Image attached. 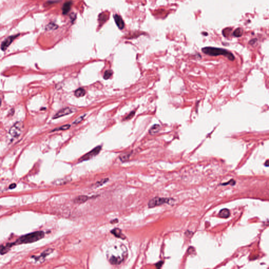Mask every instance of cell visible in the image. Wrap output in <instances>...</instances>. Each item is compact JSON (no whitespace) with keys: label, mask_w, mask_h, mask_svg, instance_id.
I'll list each match as a JSON object with an SVG mask.
<instances>
[{"label":"cell","mask_w":269,"mask_h":269,"mask_svg":"<svg viewBox=\"0 0 269 269\" xmlns=\"http://www.w3.org/2000/svg\"><path fill=\"white\" fill-rule=\"evenodd\" d=\"M45 236V233L42 231H35L30 233L24 236H22L18 239L15 242L11 243L12 246L14 245H21V244H27L33 243L43 239Z\"/></svg>","instance_id":"cell-1"},{"label":"cell","mask_w":269,"mask_h":269,"mask_svg":"<svg viewBox=\"0 0 269 269\" xmlns=\"http://www.w3.org/2000/svg\"><path fill=\"white\" fill-rule=\"evenodd\" d=\"M202 51L204 54L211 56H217L219 55H224L230 61L234 60L235 58L232 53L225 49L217 48L213 47H206L202 49Z\"/></svg>","instance_id":"cell-2"},{"label":"cell","mask_w":269,"mask_h":269,"mask_svg":"<svg viewBox=\"0 0 269 269\" xmlns=\"http://www.w3.org/2000/svg\"><path fill=\"white\" fill-rule=\"evenodd\" d=\"M24 128V125L22 122L19 121L16 123L9 130V135L12 138H18L21 135Z\"/></svg>","instance_id":"cell-3"},{"label":"cell","mask_w":269,"mask_h":269,"mask_svg":"<svg viewBox=\"0 0 269 269\" xmlns=\"http://www.w3.org/2000/svg\"><path fill=\"white\" fill-rule=\"evenodd\" d=\"M171 199L167 198H161V197H155L150 200L148 203V206L149 208H154L157 206H161L165 203H169Z\"/></svg>","instance_id":"cell-4"},{"label":"cell","mask_w":269,"mask_h":269,"mask_svg":"<svg viewBox=\"0 0 269 269\" xmlns=\"http://www.w3.org/2000/svg\"><path fill=\"white\" fill-rule=\"evenodd\" d=\"M102 149V146H97L96 147L94 148L92 150L89 151V152L87 153L86 154H84L83 157L79 159V162H82L84 161H86V160H89L90 159H91L92 158L96 156V155L100 153V151Z\"/></svg>","instance_id":"cell-5"},{"label":"cell","mask_w":269,"mask_h":269,"mask_svg":"<svg viewBox=\"0 0 269 269\" xmlns=\"http://www.w3.org/2000/svg\"><path fill=\"white\" fill-rule=\"evenodd\" d=\"M76 110V109L75 108H73L72 107H66L60 110L59 112H58L55 115L53 116V119H57V118H60L61 117H63L64 116L70 115V114L73 113Z\"/></svg>","instance_id":"cell-6"},{"label":"cell","mask_w":269,"mask_h":269,"mask_svg":"<svg viewBox=\"0 0 269 269\" xmlns=\"http://www.w3.org/2000/svg\"><path fill=\"white\" fill-rule=\"evenodd\" d=\"M20 35H12V36H11V37H7L5 40H4L3 41L2 44H1V49L4 51H5L6 49H7V47L9 46L11 43L13 42V41L14 40V39L17 37H18Z\"/></svg>","instance_id":"cell-7"},{"label":"cell","mask_w":269,"mask_h":269,"mask_svg":"<svg viewBox=\"0 0 269 269\" xmlns=\"http://www.w3.org/2000/svg\"><path fill=\"white\" fill-rule=\"evenodd\" d=\"M114 20H115V23L117 25V26L120 28L121 30L123 29L124 27V22L120 16L115 14L114 15Z\"/></svg>","instance_id":"cell-8"},{"label":"cell","mask_w":269,"mask_h":269,"mask_svg":"<svg viewBox=\"0 0 269 269\" xmlns=\"http://www.w3.org/2000/svg\"><path fill=\"white\" fill-rule=\"evenodd\" d=\"M218 216L220 218L227 219L229 218L230 216V211L229 209L227 208H224L221 209L219 212Z\"/></svg>","instance_id":"cell-9"},{"label":"cell","mask_w":269,"mask_h":269,"mask_svg":"<svg viewBox=\"0 0 269 269\" xmlns=\"http://www.w3.org/2000/svg\"><path fill=\"white\" fill-rule=\"evenodd\" d=\"M89 199V197L85 195H81L77 196L75 199L74 200V202L75 203L81 204L86 202Z\"/></svg>","instance_id":"cell-10"},{"label":"cell","mask_w":269,"mask_h":269,"mask_svg":"<svg viewBox=\"0 0 269 269\" xmlns=\"http://www.w3.org/2000/svg\"><path fill=\"white\" fill-rule=\"evenodd\" d=\"M111 233H112V234H113L115 236H116L117 238H119L123 239L125 238V236L123 234V233L121 232V230L118 229V228H115L114 229L112 230L111 231Z\"/></svg>","instance_id":"cell-11"},{"label":"cell","mask_w":269,"mask_h":269,"mask_svg":"<svg viewBox=\"0 0 269 269\" xmlns=\"http://www.w3.org/2000/svg\"><path fill=\"white\" fill-rule=\"evenodd\" d=\"M53 249H51V248H49V249H47V250H46L45 251H44L41 254V255L37 257H36V260H39L40 258H44V257H45L46 256H47L49 254H51V253L53 252Z\"/></svg>","instance_id":"cell-12"},{"label":"cell","mask_w":269,"mask_h":269,"mask_svg":"<svg viewBox=\"0 0 269 269\" xmlns=\"http://www.w3.org/2000/svg\"><path fill=\"white\" fill-rule=\"evenodd\" d=\"M72 5L71 2H68L65 3L63 6V13L64 14H66L67 13L69 12Z\"/></svg>","instance_id":"cell-13"},{"label":"cell","mask_w":269,"mask_h":269,"mask_svg":"<svg viewBox=\"0 0 269 269\" xmlns=\"http://www.w3.org/2000/svg\"><path fill=\"white\" fill-rule=\"evenodd\" d=\"M130 155H131V152H125L121 154V156H119V159L122 162H125L129 159Z\"/></svg>","instance_id":"cell-14"},{"label":"cell","mask_w":269,"mask_h":269,"mask_svg":"<svg viewBox=\"0 0 269 269\" xmlns=\"http://www.w3.org/2000/svg\"><path fill=\"white\" fill-rule=\"evenodd\" d=\"M70 182L69 178L60 179L55 180L53 184L56 185H62V184H66L67 182Z\"/></svg>","instance_id":"cell-15"},{"label":"cell","mask_w":269,"mask_h":269,"mask_svg":"<svg viewBox=\"0 0 269 269\" xmlns=\"http://www.w3.org/2000/svg\"><path fill=\"white\" fill-rule=\"evenodd\" d=\"M86 91L85 89L82 88H79V89H76L75 91V95L76 97H81L84 96L85 95Z\"/></svg>","instance_id":"cell-16"},{"label":"cell","mask_w":269,"mask_h":269,"mask_svg":"<svg viewBox=\"0 0 269 269\" xmlns=\"http://www.w3.org/2000/svg\"><path fill=\"white\" fill-rule=\"evenodd\" d=\"M110 262L112 264H119L122 262V259L120 257H112L110 259Z\"/></svg>","instance_id":"cell-17"},{"label":"cell","mask_w":269,"mask_h":269,"mask_svg":"<svg viewBox=\"0 0 269 269\" xmlns=\"http://www.w3.org/2000/svg\"><path fill=\"white\" fill-rule=\"evenodd\" d=\"M160 129V126L158 125H154L151 127L149 131V133L151 135H154L155 133H157Z\"/></svg>","instance_id":"cell-18"},{"label":"cell","mask_w":269,"mask_h":269,"mask_svg":"<svg viewBox=\"0 0 269 269\" xmlns=\"http://www.w3.org/2000/svg\"><path fill=\"white\" fill-rule=\"evenodd\" d=\"M70 124H67V125H63V126H61V127H58V128H55L54 129L51 130V132L55 131H60V130H67V129H70Z\"/></svg>","instance_id":"cell-19"},{"label":"cell","mask_w":269,"mask_h":269,"mask_svg":"<svg viewBox=\"0 0 269 269\" xmlns=\"http://www.w3.org/2000/svg\"><path fill=\"white\" fill-rule=\"evenodd\" d=\"M108 180H109L108 178L103 179L100 180L99 182H97L95 184L93 185L94 188L100 187V186H103V184H106V182L108 181Z\"/></svg>","instance_id":"cell-20"},{"label":"cell","mask_w":269,"mask_h":269,"mask_svg":"<svg viewBox=\"0 0 269 269\" xmlns=\"http://www.w3.org/2000/svg\"><path fill=\"white\" fill-rule=\"evenodd\" d=\"M242 33H243V30H242V29H241V28H236V30L233 32V35L234 37H240L242 36Z\"/></svg>","instance_id":"cell-21"},{"label":"cell","mask_w":269,"mask_h":269,"mask_svg":"<svg viewBox=\"0 0 269 269\" xmlns=\"http://www.w3.org/2000/svg\"><path fill=\"white\" fill-rule=\"evenodd\" d=\"M112 74V70H107L104 73V79H109Z\"/></svg>","instance_id":"cell-22"},{"label":"cell","mask_w":269,"mask_h":269,"mask_svg":"<svg viewBox=\"0 0 269 269\" xmlns=\"http://www.w3.org/2000/svg\"><path fill=\"white\" fill-rule=\"evenodd\" d=\"M86 115V114H84V115L81 116L80 117H79V118H77L75 121H73V124L77 125V124H79V123H80L81 121H83V119L85 118Z\"/></svg>","instance_id":"cell-23"},{"label":"cell","mask_w":269,"mask_h":269,"mask_svg":"<svg viewBox=\"0 0 269 269\" xmlns=\"http://www.w3.org/2000/svg\"><path fill=\"white\" fill-rule=\"evenodd\" d=\"M135 114V111H132L131 112H130L129 113V114H128V115L126 116L125 119H124V121H128V120H130L131 118L133 117L134 116V115Z\"/></svg>","instance_id":"cell-24"},{"label":"cell","mask_w":269,"mask_h":269,"mask_svg":"<svg viewBox=\"0 0 269 269\" xmlns=\"http://www.w3.org/2000/svg\"><path fill=\"white\" fill-rule=\"evenodd\" d=\"M236 184V182H235L234 180L231 179L230 181L228 182H226V183H224V184H221L222 186H226L227 184H230V185H231V186H234Z\"/></svg>","instance_id":"cell-25"},{"label":"cell","mask_w":269,"mask_h":269,"mask_svg":"<svg viewBox=\"0 0 269 269\" xmlns=\"http://www.w3.org/2000/svg\"><path fill=\"white\" fill-rule=\"evenodd\" d=\"M163 261H160V262H159L158 263H157V264H156V266L157 268H160L161 267V266H163Z\"/></svg>","instance_id":"cell-26"},{"label":"cell","mask_w":269,"mask_h":269,"mask_svg":"<svg viewBox=\"0 0 269 269\" xmlns=\"http://www.w3.org/2000/svg\"><path fill=\"white\" fill-rule=\"evenodd\" d=\"M14 109H12L11 110H10L9 113V116H13V114H14Z\"/></svg>","instance_id":"cell-27"},{"label":"cell","mask_w":269,"mask_h":269,"mask_svg":"<svg viewBox=\"0 0 269 269\" xmlns=\"http://www.w3.org/2000/svg\"><path fill=\"white\" fill-rule=\"evenodd\" d=\"M16 185L15 184H11V185H10V186H9V189H13L15 188L16 187Z\"/></svg>","instance_id":"cell-28"},{"label":"cell","mask_w":269,"mask_h":269,"mask_svg":"<svg viewBox=\"0 0 269 269\" xmlns=\"http://www.w3.org/2000/svg\"><path fill=\"white\" fill-rule=\"evenodd\" d=\"M264 165L266 167L269 166V160H266V163H264Z\"/></svg>","instance_id":"cell-29"},{"label":"cell","mask_w":269,"mask_h":269,"mask_svg":"<svg viewBox=\"0 0 269 269\" xmlns=\"http://www.w3.org/2000/svg\"><path fill=\"white\" fill-rule=\"evenodd\" d=\"M1 104H2V100L0 98V106H1Z\"/></svg>","instance_id":"cell-30"}]
</instances>
